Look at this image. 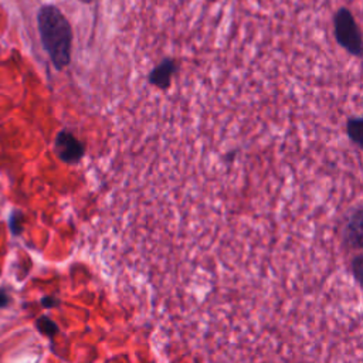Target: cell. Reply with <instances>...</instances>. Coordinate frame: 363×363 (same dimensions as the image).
I'll return each mask as SVG.
<instances>
[{"instance_id":"obj_1","label":"cell","mask_w":363,"mask_h":363,"mask_svg":"<svg viewBox=\"0 0 363 363\" xmlns=\"http://www.w3.org/2000/svg\"><path fill=\"white\" fill-rule=\"evenodd\" d=\"M37 24L43 48L57 69L65 68L71 61L72 28L67 17L54 4H44L37 13Z\"/></svg>"},{"instance_id":"obj_2","label":"cell","mask_w":363,"mask_h":363,"mask_svg":"<svg viewBox=\"0 0 363 363\" xmlns=\"http://www.w3.org/2000/svg\"><path fill=\"white\" fill-rule=\"evenodd\" d=\"M333 33L337 44L353 57H362V33L347 7H339L333 16Z\"/></svg>"},{"instance_id":"obj_3","label":"cell","mask_w":363,"mask_h":363,"mask_svg":"<svg viewBox=\"0 0 363 363\" xmlns=\"http://www.w3.org/2000/svg\"><path fill=\"white\" fill-rule=\"evenodd\" d=\"M55 153L67 163H77L84 156L82 143L68 130H61L55 138Z\"/></svg>"},{"instance_id":"obj_4","label":"cell","mask_w":363,"mask_h":363,"mask_svg":"<svg viewBox=\"0 0 363 363\" xmlns=\"http://www.w3.org/2000/svg\"><path fill=\"white\" fill-rule=\"evenodd\" d=\"M176 72H177L176 61L170 57H166L155 68H152V71L147 75V82L160 89H166L167 86H170L172 78Z\"/></svg>"},{"instance_id":"obj_5","label":"cell","mask_w":363,"mask_h":363,"mask_svg":"<svg viewBox=\"0 0 363 363\" xmlns=\"http://www.w3.org/2000/svg\"><path fill=\"white\" fill-rule=\"evenodd\" d=\"M37 326H38V330H41L43 333H45L48 336H52L54 333H57V325L45 316H43L37 320Z\"/></svg>"},{"instance_id":"obj_6","label":"cell","mask_w":363,"mask_h":363,"mask_svg":"<svg viewBox=\"0 0 363 363\" xmlns=\"http://www.w3.org/2000/svg\"><path fill=\"white\" fill-rule=\"evenodd\" d=\"M9 295L6 294L4 289H0V308H4L9 303Z\"/></svg>"},{"instance_id":"obj_7","label":"cell","mask_w":363,"mask_h":363,"mask_svg":"<svg viewBox=\"0 0 363 363\" xmlns=\"http://www.w3.org/2000/svg\"><path fill=\"white\" fill-rule=\"evenodd\" d=\"M41 302H43V305H44V306H47V308H51V306H54V305H57V303H58V301H57V299L50 298V296H48V298H43V301H41Z\"/></svg>"},{"instance_id":"obj_8","label":"cell","mask_w":363,"mask_h":363,"mask_svg":"<svg viewBox=\"0 0 363 363\" xmlns=\"http://www.w3.org/2000/svg\"><path fill=\"white\" fill-rule=\"evenodd\" d=\"M81 3H85V4H91L94 0H79Z\"/></svg>"}]
</instances>
